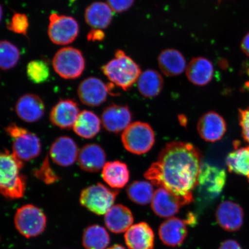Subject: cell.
I'll return each instance as SVG.
<instances>
[{
  "label": "cell",
  "instance_id": "35",
  "mask_svg": "<svg viewBox=\"0 0 249 249\" xmlns=\"http://www.w3.org/2000/svg\"><path fill=\"white\" fill-rule=\"evenodd\" d=\"M36 176L38 179L43 180L47 184H51L59 179L52 169L49 163L48 158H46L40 169L36 171Z\"/></svg>",
  "mask_w": 249,
  "mask_h": 249
},
{
  "label": "cell",
  "instance_id": "40",
  "mask_svg": "<svg viewBox=\"0 0 249 249\" xmlns=\"http://www.w3.org/2000/svg\"><path fill=\"white\" fill-rule=\"evenodd\" d=\"M218 249H242L237 241L233 239H227L223 241Z\"/></svg>",
  "mask_w": 249,
  "mask_h": 249
},
{
  "label": "cell",
  "instance_id": "6",
  "mask_svg": "<svg viewBox=\"0 0 249 249\" xmlns=\"http://www.w3.org/2000/svg\"><path fill=\"white\" fill-rule=\"evenodd\" d=\"M16 229L27 238L36 237L45 231L47 218L43 212L32 204H26L16 212Z\"/></svg>",
  "mask_w": 249,
  "mask_h": 249
},
{
  "label": "cell",
  "instance_id": "34",
  "mask_svg": "<svg viewBox=\"0 0 249 249\" xmlns=\"http://www.w3.org/2000/svg\"><path fill=\"white\" fill-rule=\"evenodd\" d=\"M7 27L12 32L27 36L29 27V18L26 15L16 12L7 23Z\"/></svg>",
  "mask_w": 249,
  "mask_h": 249
},
{
  "label": "cell",
  "instance_id": "21",
  "mask_svg": "<svg viewBox=\"0 0 249 249\" xmlns=\"http://www.w3.org/2000/svg\"><path fill=\"white\" fill-rule=\"evenodd\" d=\"M107 155L100 145L96 144H87L80 149L78 156V163L83 170L96 173L104 168Z\"/></svg>",
  "mask_w": 249,
  "mask_h": 249
},
{
  "label": "cell",
  "instance_id": "1",
  "mask_svg": "<svg viewBox=\"0 0 249 249\" xmlns=\"http://www.w3.org/2000/svg\"><path fill=\"white\" fill-rule=\"evenodd\" d=\"M202 156L191 143L173 142L161 149L156 162L144 174L152 184L167 190L185 205L194 201L202 166Z\"/></svg>",
  "mask_w": 249,
  "mask_h": 249
},
{
  "label": "cell",
  "instance_id": "2",
  "mask_svg": "<svg viewBox=\"0 0 249 249\" xmlns=\"http://www.w3.org/2000/svg\"><path fill=\"white\" fill-rule=\"evenodd\" d=\"M0 160V191L2 195L9 199L22 198L26 188V177L20 174L23 161L18 160L7 149L1 152Z\"/></svg>",
  "mask_w": 249,
  "mask_h": 249
},
{
  "label": "cell",
  "instance_id": "23",
  "mask_svg": "<svg viewBox=\"0 0 249 249\" xmlns=\"http://www.w3.org/2000/svg\"><path fill=\"white\" fill-rule=\"evenodd\" d=\"M213 63L202 57L193 58L186 69V76L190 82L199 86L209 84L213 80Z\"/></svg>",
  "mask_w": 249,
  "mask_h": 249
},
{
  "label": "cell",
  "instance_id": "18",
  "mask_svg": "<svg viewBox=\"0 0 249 249\" xmlns=\"http://www.w3.org/2000/svg\"><path fill=\"white\" fill-rule=\"evenodd\" d=\"M15 111L21 120L29 123H35L44 116L45 104L38 95L27 93L18 99Z\"/></svg>",
  "mask_w": 249,
  "mask_h": 249
},
{
  "label": "cell",
  "instance_id": "5",
  "mask_svg": "<svg viewBox=\"0 0 249 249\" xmlns=\"http://www.w3.org/2000/svg\"><path fill=\"white\" fill-rule=\"evenodd\" d=\"M121 140L127 151L142 155L147 153L153 147L155 137L154 130L149 124L135 122L124 130Z\"/></svg>",
  "mask_w": 249,
  "mask_h": 249
},
{
  "label": "cell",
  "instance_id": "25",
  "mask_svg": "<svg viewBox=\"0 0 249 249\" xmlns=\"http://www.w3.org/2000/svg\"><path fill=\"white\" fill-rule=\"evenodd\" d=\"M158 64L161 71L168 76L179 75L187 67L184 56L174 49H168L161 52L159 55Z\"/></svg>",
  "mask_w": 249,
  "mask_h": 249
},
{
  "label": "cell",
  "instance_id": "30",
  "mask_svg": "<svg viewBox=\"0 0 249 249\" xmlns=\"http://www.w3.org/2000/svg\"><path fill=\"white\" fill-rule=\"evenodd\" d=\"M82 241L86 249H106L110 244V239L104 227L95 225L86 228Z\"/></svg>",
  "mask_w": 249,
  "mask_h": 249
},
{
  "label": "cell",
  "instance_id": "22",
  "mask_svg": "<svg viewBox=\"0 0 249 249\" xmlns=\"http://www.w3.org/2000/svg\"><path fill=\"white\" fill-rule=\"evenodd\" d=\"M105 215L106 226L114 233L126 232L134 221L131 211L122 204L114 205Z\"/></svg>",
  "mask_w": 249,
  "mask_h": 249
},
{
  "label": "cell",
  "instance_id": "38",
  "mask_svg": "<svg viewBox=\"0 0 249 249\" xmlns=\"http://www.w3.org/2000/svg\"><path fill=\"white\" fill-rule=\"evenodd\" d=\"M26 130L27 129L24 128V127L18 126L15 124H9L5 128L6 132L13 139L18 138V136L26 132Z\"/></svg>",
  "mask_w": 249,
  "mask_h": 249
},
{
  "label": "cell",
  "instance_id": "27",
  "mask_svg": "<svg viewBox=\"0 0 249 249\" xmlns=\"http://www.w3.org/2000/svg\"><path fill=\"white\" fill-rule=\"evenodd\" d=\"M234 149L226 159L230 172L246 177L249 182V145L239 147V143H233Z\"/></svg>",
  "mask_w": 249,
  "mask_h": 249
},
{
  "label": "cell",
  "instance_id": "37",
  "mask_svg": "<svg viewBox=\"0 0 249 249\" xmlns=\"http://www.w3.org/2000/svg\"><path fill=\"white\" fill-rule=\"evenodd\" d=\"M135 0H107V4L114 12L121 13L131 8Z\"/></svg>",
  "mask_w": 249,
  "mask_h": 249
},
{
  "label": "cell",
  "instance_id": "42",
  "mask_svg": "<svg viewBox=\"0 0 249 249\" xmlns=\"http://www.w3.org/2000/svg\"><path fill=\"white\" fill-rule=\"evenodd\" d=\"M107 249H126L124 248L123 246L120 245H114L112 246L110 248H108Z\"/></svg>",
  "mask_w": 249,
  "mask_h": 249
},
{
  "label": "cell",
  "instance_id": "29",
  "mask_svg": "<svg viewBox=\"0 0 249 249\" xmlns=\"http://www.w3.org/2000/svg\"><path fill=\"white\" fill-rule=\"evenodd\" d=\"M138 82L140 93L148 98L157 96L164 86L162 76L158 71L153 70L145 71L140 75Z\"/></svg>",
  "mask_w": 249,
  "mask_h": 249
},
{
  "label": "cell",
  "instance_id": "39",
  "mask_svg": "<svg viewBox=\"0 0 249 249\" xmlns=\"http://www.w3.org/2000/svg\"><path fill=\"white\" fill-rule=\"evenodd\" d=\"M105 37V34L101 29H93L87 34V40L89 42H101Z\"/></svg>",
  "mask_w": 249,
  "mask_h": 249
},
{
  "label": "cell",
  "instance_id": "28",
  "mask_svg": "<svg viewBox=\"0 0 249 249\" xmlns=\"http://www.w3.org/2000/svg\"><path fill=\"white\" fill-rule=\"evenodd\" d=\"M101 121L97 115L89 110L81 111L73 126V130L81 138H94L100 131Z\"/></svg>",
  "mask_w": 249,
  "mask_h": 249
},
{
  "label": "cell",
  "instance_id": "4",
  "mask_svg": "<svg viewBox=\"0 0 249 249\" xmlns=\"http://www.w3.org/2000/svg\"><path fill=\"white\" fill-rule=\"evenodd\" d=\"M118 189H111L102 183L84 189L80 196V202L83 207L98 215H102L113 206Z\"/></svg>",
  "mask_w": 249,
  "mask_h": 249
},
{
  "label": "cell",
  "instance_id": "26",
  "mask_svg": "<svg viewBox=\"0 0 249 249\" xmlns=\"http://www.w3.org/2000/svg\"><path fill=\"white\" fill-rule=\"evenodd\" d=\"M113 11L107 3L93 2L86 9L85 18L86 23L93 29H106L111 22Z\"/></svg>",
  "mask_w": 249,
  "mask_h": 249
},
{
  "label": "cell",
  "instance_id": "33",
  "mask_svg": "<svg viewBox=\"0 0 249 249\" xmlns=\"http://www.w3.org/2000/svg\"><path fill=\"white\" fill-rule=\"evenodd\" d=\"M27 76L31 82L40 84L46 82L50 76L48 64L43 60H33L27 64Z\"/></svg>",
  "mask_w": 249,
  "mask_h": 249
},
{
  "label": "cell",
  "instance_id": "19",
  "mask_svg": "<svg viewBox=\"0 0 249 249\" xmlns=\"http://www.w3.org/2000/svg\"><path fill=\"white\" fill-rule=\"evenodd\" d=\"M129 249H154L155 234L150 226L145 222L132 225L124 236Z\"/></svg>",
  "mask_w": 249,
  "mask_h": 249
},
{
  "label": "cell",
  "instance_id": "7",
  "mask_svg": "<svg viewBox=\"0 0 249 249\" xmlns=\"http://www.w3.org/2000/svg\"><path fill=\"white\" fill-rule=\"evenodd\" d=\"M53 67L63 79H75L85 71V59L79 49L66 47L56 53L53 59Z\"/></svg>",
  "mask_w": 249,
  "mask_h": 249
},
{
  "label": "cell",
  "instance_id": "3",
  "mask_svg": "<svg viewBox=\"0 0 249 249\" xmlns=\"http://www.w3.org/2000/svg\"><path fill=\"white\" fill-rule=\"evenodd\" d=\"M112 83L126 91L138 81L142 71L140 67L123 51L118 50L115 57L101 68Z\"/></svg>",
  "mask_w": 249,
  "mask_h": 249
},
{
  "label": "cell",
  "instance_id": "11",
  "mask_svg": "<svg viewBox=\"0 0 249 249\" xmlns=\"http://www.w3.org/2000/svg\"><path fill=\"white\" fill-rule=\"evenodd\" d=\"M132 114L126 106L112 104L104 109L102 123L108 132L118 133L124 131L130 124Z\"/></svg>",
  "mask_w": 249,
  "mask_h": 249
},
{
  "label": "cell",
  "instance_id": "20",
  "mask_svg": "<svg viewBox=\"0 0 249 249\" xmlns=\"http://www.w3.org/2000/svg\"><path fill=\"white\" fill-rule=\"evenodd\" d=\"M41 152L38 137L27 130L14 139L12 153L22 161H29L38 157Z\"/></svg>",
  "mask_w": 249,
  "mask_h": 249
},
{
  "label": "cell",
  "instance_id": "15",
  "mask_svg": "<svg viewBox=\"0 0 249 249\" xmlns=\"http://www.w3.org/2000/svg\"><path fill=\"white\" fill-rule=\"evenodd\" d=\"M185 220L178 217H170L161 224L159 229V236L161 242L167 247H180L188 235Z\"/></svg>",
  "mask_w": 249,
  "mask_h": 249
},
{
  "label": "cell",
  "instance_id": "13",
  "mask_svg": "<svg viewBox=\"0 0 249 249\" xmlns=\"http://www.w3.org/2000/svg\"><path fill=\"white\" fill-rule=\"evenodd\" d=\"M197 130L205 141L214 142L225 135L227 125L225 119L214 111L205 113L198 121Z\"/></svg>",
  "mask_w": 249,
  "mask_h": 249
},
{
  "label": "cell",
  "instance_id": "31",
  "mask_svg": "<svg viewBox=\"0 0 249 249\" xmlns=\"http://www.w3.org/2000/svg\"><path fill=\"white\" fill-rule=\"evenodd\" d=\"M127 196L136 204L144 205L151 202L154 193L152 183L147 181H135L126 189Z\"/></svg>",
  "mask_w": 249,
  "mask_h": 249
},
{
  "label": "cell",
  "instance_id": "14",
  "mask_svg": "<svg viewBox=\"0 0 249 249\" xmlns=\"http://www.w3.org/2000/svg\"><path fill=\"white\" fill-rule=\"evenodd\" d=\"M49 154L55 164L62 167H68L77 160L79 151L72 139L68 136H61L53 142Z\"/></svg>",
  "mask_w": 249,
  "mask_h": 249
},
{
  "label": "cell",
  "instance_id": "9",
  "mask_svg": "<svg viewBox=\"0 0 249 249\" xmlns=\"http://www.w3.org/2000/svg\"><path fill=\"white\" fill-rule=\"evenodd\" d=\"M79 33V24L73 18L55 13L50 16L48 36L54 44H70L77 38Z\"/></svg>",
  "mask_w": 249,
  "mask_h": 249
},
{
  "label": "cell",
  "instance_id": "32",
  "mask_svg": "<svg viewBox=\"0 0 249 249\" xmlns=\"http://www.w3.org/2000/svg\"><path fill=\"white\" fill-rule=\"evenodd\" d=\"M19 50L13 43L2 40L0 43V67L3 71L14 68L20 60Z\"/></svg>",
  "mask_w": 249,
  "mask_h": 249
},
{
  "label": "cell",
  "instance_id": "12",
  "mask_svg": "<svg viewBox=\"0 0 249 249\" xmlns=\"http://www.w3.org/2000/svg\"><path fill=\"white\" fill-rule=\"evenodd\" d=\"M215 216L217 223L227 231H238L244 223V210L240 205L231 201L221 202L217 208Z\"/></svg>",
  "mask_w": 249,
  "mask_h": 249
},
{
  "label": "cell",
  "instance_id": "16",
  "mask_svg": "<svg viewBox=\"0 0 249 249\" xmlns=\"http://www.w3.org/2000/svg\"><path fill=\"white\" fill-rule=\"evenodd\" d=\"M80 113L76 102L69 99H61L52 108L50 120L61 129H71L73 127Z\"/></svg>",
  "mask_w": 249,
  "mask_h": 249
},
{
  "label": "cell",
  "instance_id": "8",
  "mask_svg": "<svg viewBox=\"0 0 249 249\" xmlns=\"http://www.w3.org/2000/svg\"><path fill=\"white\" fill-rule=\"evenodd\" d=\"M226 178L225 170L209 164H202L197 186L199 194L206 200H213L222 192Z\"/></svg>",
  "mask_w": 249,
  "mask_h": 249
},
{
  "label": "cell",
  "instance_id": "10",
  "mask_svg": "<svg viewBox=\"0 0 249 249\" xmlns=\"http://www.w3.org/2000/svg\"><path fill=\"white\" fill-rule=\"evenodd\" d=\"M112 83L106 85L99 78L90 77L82 81L77 89L81 102L89 107H98L107 101Z\"/></svg>",
  "mask_w": 249,
  "mask_h": 249
},
{
  "label": "cell",
  "instance_id": "24",
  "mask_svg": "<svg viewBox=\"0 0 249 249\" xmlns=\"http://www.w3.org/2000/svg\"><path fill=\"white\" fill-rule=\"evenodd\" d=\"M103 179L114 189L124 188L128 182L130 173L127 165L122 161H108L102 169Z\"/></svg>",
  "mask_w": 249,
  "mask_h": 249
},
{
  "label": "cell",
  "instance_id": "41",
  "mask_svg": "<svg viewBox=\"0 0 249 249\" xmlns=\"http://www.w3.org/2000/svg\"><path fill=\"white\" fill-rule=\"evenodd\" d=\"M241 46L242 51L249 57V33L247 34L243 38Z\"/></svg>",
  "mask_w": 249,
  "mask_h": 249
},
{
  "label": "cell",
  "instance_id": "36",
  "mask_svg": "<svg viewBox=\"0 0 249 249\" xmlns=\"http://www.w3.org/2000/svg\"><path fill=\"white\" fill-rule=\"evenodd\" d=\"M239 122L241 127L242 136L245 142L249 144V107L239 109Z\"/></svg>",
  "mask_w": 249,
  "mask_h": 249
},
{
  "label": "cell",
  "instance_id": "17",
  "mask_svg": "<svg viewBox=\"0 0 249 249\" xmlns=\"http://www.w3.org/2000/svg\"><path fill=\"white\" fill-rule=\"evenodd\" d=\"M184 205L179 198L162 188L155 191L151 201L152 211L157 216L162 218L173 217Z\"/></svg>",
  "mask_w": 249,
  "mask_h": 249
}]
</instances>
